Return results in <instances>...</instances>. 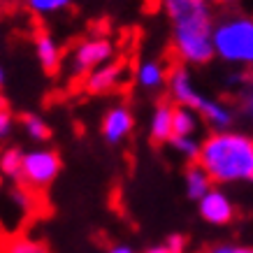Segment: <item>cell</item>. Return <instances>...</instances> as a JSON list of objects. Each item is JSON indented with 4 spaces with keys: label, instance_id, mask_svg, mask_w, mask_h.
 <instances>
[{
    "label": "cell",
    "instance_id": "6da1fadb",
    "mask_svg": "<svg viewBox=\"0 0 253 253\" xmlns=\"http://www.w3.org/2000/svg\"><path fill=\"white\" fill-rule=\"evenodd\" d=\"M169 21L172 51L186 68L214 61V0H161Z\"/></svg>",
    "mask_w": 253,
    "mask_h": 253
},
{
    "label": "cell",
    "instance_id": "7a4b0ae2",
    "mask_svg": "<svg viewBox=\"0 0 253 253\" xmlns=\"http://www.w3.org/2000/svg\"><path fill=\"white\" fill-rule=\"evenodd\" d=\"M198 163L214 184H251L253 135L244 130H211L202 139Z\"/></svg>",
    "mask_w": 253,
    "mask_h": 253
},
{
    "label": "cell",
    "instance_id": "3957f363",
    "mask_svg": "<svg viewBox=\"0 0 253 253\" xmlns=\"http://www.w3.org/2000/svg\"><path fill=\"white\" fill-rule=\"evenodd\" d=\"M214 56L221 63L239 70H253V16L228 12L216 19Z\"/></svg>",
    "mask_w": 253,
    "mask_h": 253
},
{
    "label": "cell",
    "instance_id": "277c9868",
    "mask_svg": "<svg viewBox=\"0 0 253 253\" xmlns=\"http://www.w3.org/2000/svg\"><path fill=\"white\" fill-rule=\"evenodd\" d=\"M61 172V156L54 149H33L23 154L21 163V179L26 188L42 191L54 184V179Z\"/></svg>",
    "mask_w": 253,
    "mask_h": 253
},
{
    "label": "cell",
    "instance_id": "5b68a950",
    "mask_svg": "<svg viewBox=\"0 0 253 253\" xmlns=\"http://www.w3.org/2000/svg\"><path fill=\"white\" fill-rule=\"evenodd\" d=\"M116 46L109 38H86L70 51V72L77 77H86L95 68L112 63Z\"/></svg>",
    "mask_w": 253,
    "mask_h": 253
},
{
    "label": "cell",
    "instance_id": "8992f818",
    "mask_svg": "<svg viewBox=\"0 0 253 253\" xmlns=\"http://www.w3.org/2000/svg\"><path fill=\"white\" fill-rule=\"evenodd\" d=\"M168 95L172 100V105L176 107H188L193 112H198L202 107V102L207 100V93L202 91L193 77V72L186 65H174L169 70L168 77Z\"/></svg>",
    "mask_w": 253,
    "mask_h": 253
},
{
    "label": "cell",
    "instance_id": "52a82bcc",
    "mask_svg": "<svg viewBox=\"0 0 253 253\" xmlns=\"http://www.w3.org/2000/svg\"><path fill=\"white\" fill-rule=\"evenodd\" d=\"M135 128V116H132V109L128 105H112V107L105 112L102 116V123H100V130H102V137L107 144H121L123 139L128 137Z\"/></svg>",
    "mask_w": 253,
    "mask_h": 253
},
{
    "label": "cell",
    "instance_id": "ba28073f",
    "mask_svg": "<svg viewBox=\"0 0 253 253\" xmlns=\"http://www.w3.org/2000/svg\"><path fill=\"white\" fill-rule=\"evenodd\" d=\"M198 114L211 130H232L235 123H237L235 105L225 102L223 98H214V95H207V100L202 102V107L198 109Z\"/></svg>",
    "mask_w": 253,
    "mask_h": 253
},
{
    "label": "cell",
    "instance_id": "9c48e42d",
    "mask_svg": "<svg viewBox=\"0 0 253 253\" xmlns=\"http://www.w3.org/2000/svg\"><path fill=\"white\" fill-rule=\"evenodd\" d=\"M200 202V216L205 221L214 223V225H223V223H230L235 216V207H232V200L221 191V188H211Z\"/></svg>",
    "mask_w": 253,
    "mask_h": 253
},
{
    "label": "cell",
    "instance_id": "30bf717a",
    "mask_svg": "<svg viewBox=\"0 0 253 253\" xmlns=\"http://www.w3.org/2000/svg\"><path fill=\"white\" fill-rule=\"evenodd\" d=\"M121 79H123V65L112 61L95 68L93 72H88L84 77V88L91 95H105V93L114 91L116 86L121 84Z\"/></svg>",
    "mask_w": 253,
    "mask_h": 253
},
{
    "label": "cell",
    "instance_id": "8fae6325",
    "mask_svg": "<svg viewBox=\"0 0 253 253\" xmlns=\"http://www.w3.org/2000/svg\"><path fill=\"white\" fill-rule=\"evenodd\" d=\"M168 65L158 58H144V61H139L137 70H135V84L146 93H158L168 88Z\"/></svg>",
    "mask_w": 253,
    "mask_h": 253
},
{
    "label": "cell",
    "instance_id": "7c38bea8",
    "mask_svg": "<svg viewBox=\"0 0 253 253\" xmlns=\"http://www.w3.org/2000/svg\"><path fill=\"white\" fill-rule=\"evenodd\" d=\"M149 137L156 144H165L174 137V105L158 102L149 116Z\"/></svg>",
    "mask_w": 253,
    "mask_h": 253
},
{
    "label": "cell",
    "instance_id": "4fadbf2b",
    "mask_svg": "<svg viewBox=\"0 0 253 253\" xmlns=\"http://www.w3.org/2000/svg\"><path fill=\"white\" fill-rule=\"evenodd\" d=\"M35 56H38V63L42 65V70H46V72H54L58 65H61V46H58V42H56V38L51 35V33L46 31H40L38 35H35Z\"/></svg>",
    "mask_w": 253,
    "mask_h": 253
},
{
    "label": "cell",
    "instance_id": "5bb4252c",
    "mask_svg": "<svg viewBox=\"0 0 253 253\" xmlns=\"http://www.w3.org/2000/svg\"><path fill=\"white\" fill-rule=\"evenodd\" d=\"M235 109H237V121L253 130V75H244L235 88Z\"/></svg>",
    "mask_w": 253,
    "mask_h": 253
},
{
    "label": "cell",
    "instance_id": "9a60e30c",
    "mask_svg": "<svg viewBox=\"0 0 253 253\" xmlns=\"http://www.w3.org/2000/svg\"><path fill=\"white\" fill-rule=\"evenodd\" d=\"M184 181H186V193H188V198H193V200H202L214 188L211 176L205 172V168H202L200 163H191V165H188V169H186V174H184Z\"/></svg>",
    "mask_w": 253,
    "mask_h": 253
},
{
    "label": "cell",
    "instance_id": "2e32d148",
    "mask_svg": "<svg viewBox=\"0 0 253 253\" xmlns=\"http://www.w3.org/2000/svg\"><path fill=\"white\" fill-rule=\"evenodd\" d=\"M200 119L198 112H193L188 107H176L174 105V135L176 137H195V132L200 130Z\"/></svg>",
    "mask_w": 253,
    "mask_h": 253
},
{
    "label": "cell",
    "instance_id": "e0dca14e",
    "mask_svg": "<svg viewBox=\"0 0 253 253\" xmlns=\"http://www.w3.org/2000/svg\"><path fill=\"white\" fill-rule=\"evenodd\" d=\"M21 126H23V130H26V135L31 139H35V142H44V139L51 137V130H49L46 121L38 114H23Z\"/></svg>",
    "mask_w": 253,
    "mask_h": 253
},
{
    "label": "cell",
    "instance_id": "ac0fdd59",
    "mask_svg": "<svg viewBox=\"0 0 253 253\" xmlns=\"http://www.w3.org/2000/svg\"><path fill=\"white\" fill-rule=\"evenodd\" d=\"M21 163H23V154L19 149H5L0 154V172L9 179H19L21 176Z\"/></svg>",
    "mask_w": 253,
    "mask_h": 253
},
{
    "label": "cell",
    "instance_id": "d6986e66",
    "mask_svg": "<svg viewBox=\"0 0 253 253\" xmlns=\"http://www.w3.org/2000/svg\"><path fill=\"white\" fill-rule=\"evenodd\" d=\"M70 2L72 0H26V7L38 16H51L65 12L70 7Z\"/></svg>",
    "mask_w": 253,
    "mask_h": 253
},
{
    "label": "cell",
    "instance_id": "ffe728a7",
    "mask_svg": "<svg viewBox=\"0 0 253 253\" xmlns=\"http://www.w3.org/2000/svg\"><path fill=\"white\" fill-rule=\"evenodd\" d=\"M169 146H172L181 158H186V161H191V163H198L202 142H200L198 137H176L174 135V137L169 139Z\"/></svg>",
    "mask_w": 253,
    "mask_h": 253
},
{
    "label": "cell",
    "instance_id": "44dd1931",
    "mask_svg": "<svg viewBox=\"0 0 253 253\" xmlns=\"http://www.w3.org/2000/svg\"><path fill=\"white\" fill-rule=\"evenodd\" d=\"M2 253H49V251L44 249V244H40L35 239L16 237V239H9L7 244L2 246Z\"/></svg>",
    "mask_w": 253,
    "mask_h": 253
},
{
    "label": "cell",
    "instance_id": "7402d4cb",
    "mask_svg": "<svg viewBox=\"0 0 253 253\" xmlns=\"http://www.w3.org/2000/svg\"><path fill=\"white\" fill-rule=\"evenodd\" d=\"M181 249H184V239L179 237V235H172V237L165 239V244L151 246L146 253H181Z\"/></svg>",
    "mask_w": 253,
    "mask_h": 253
},
{
    "label": "cell",
    "instance_id": "603a6c76",
    "mask_svg": "<svg viewBox=\"0 0 253 253\" xmlns=\"http://www.w3.org/2000/svg\"><path fill=\"white\" fill-rule=\"evenodd\" d=\"M14 128V116L9 114L5 107H0V137H7Z\"/></svg>",
    "mask_w": 253,
    "mask_h": 253
},
{
    "label": "cell",
    "instance_id": "cb8c5ba5",
    "mask_svg": "<svg viewBox=\"0 0 253 253\" xmlns=\"http://www.w3.org/2000/svg\"><path fill=\"white\" fill-rule=\"evenodd\" d=\"M211 253H253L251 249H232V246H221V249H214Z\"/></svg>",
    "mask_w": 253,
    "mask_h": 253
},
{
    "label": "cell",
    "instance_id": "d4e9b609",
    "mask_svg": "<svg viewBox=\"0 0 253 253\" xmlns=\"http://www.w3.org/2000/svg\"><path fill=\"white\" fill-rule=\"evenodd\" d=\"M109 253H132V251L128 249V246H114V249H112Z\"/></svg>",
    "mask_w": 253,
    "mask_h": 253
},
{
    "label": "cell",
    "instance_id": "484cf974",
    "mask_svg": "<svg viewBox=\"0 0 253 253\" xmlns=\"http://www.w3.org/2000/svg\"><path fill=\"white\" fill-rule=\"evenodd\" d=\"M5 82H7V72H5V68L0 65V88L5 86Z\"/></svg>",
    "mask_w": 253,
    "mask_h": 253
},
{
    "label": "cell",
    "instance_id": "4316f807",
    "mask_svg": "<svg viewBox=\"0 0 253 253\" xmlns=\"http://www.w3.org/2000/svg\"><path fill=\"white\" fill-rule=\"evenodd\" d=\"M216 2H225V5H228V2H232V0H216Z\"/></svg>",
    "mask_w": 253,
    "mask_h": 253
}]
</instances>
